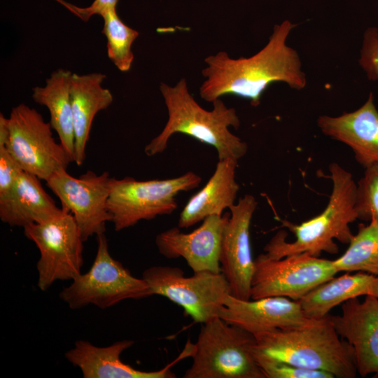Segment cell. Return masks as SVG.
I'll return each instance as SVG.
<instances>
[{"instance_id": "obj_20", "label": "cell", "mask_w": 378, "mask_h": 378, "mask_svg": "<svg viewBox=\"0 0 378 378\" xmlns=\"http://www.w3.org/2000/svg\"><path fill=\"white\" fill-rule=\"evenodd\" d=\"M238 161L232 158L218 160L205 186L188 200L182 209L178 221L179 228L190 227L210 216H222L225 209H230L235 204L239 190L235 178Z\"/></svg>"}, {"instance_id": "obj_24", "label": "cell", "mask_w": 378, "mask_h": 378, "mask_svg": "<svg viewBox=\"0 0 378 378\" xmlns=\"http://www.w3.org/2000/svg\"><path fill=\"white\" fill-rule=\"evenodd\" d=\"M360 224L345 252L333 260L340 272H363L378 276V221Z\"/></svg>"}, {"instance_id": "obj_27", "label": "cell", "mask_w": 378, "mask_h": 378, "mask_svg": "<svg viewBox=\"0 0 378 378\" xmlns=\"http://www.w3.org/2000/svg\"><path fill=\"white\" fill-rule=\"evenodd\" d=\"M265 378H335L328 372L307 369L280 361L253 351Z\"/></svg>"}, {"instance_id": "obj_7", "label": "cell", "mask_w": 378, "mask_h": 378, "mask_svg": "<svg viewBox=\"0 0 378 378\" xmlns=\"http://www.w3.org/2000/svg\"><path fill=\"white\" fill-rule=\"evenodd\" d=\"M97 253L89 271L79 274L64 288L59 298L70 309H78L90 304L107 309L125 300L152 296L143 278L133 276L111 256L104 233L97 235Z\"/></svg>"}, {"instance_id": "obj_12", "label": "cell", "mask_w": 378, "mask_h": 378, "mask_svg": "<svg viewBox=\"0 0 378 378\" xmlns=\"http://www.w3.org/2000/svg\"><path fill=\"white\" fill-rule=\"evenodd\" d=\"M111 181L108 172L98 175L87 171L74 177L66 168L58 169L46 181L59 199L62 209L73 215L84 241L104 233L106 223L111 221L107 209Z\"/></svg>"}, {"instance_id": "obj_8", "label": "cell", "mask_w": 378, "mask_h": 378, "mask_svg": "<svg viewBox=\"0 0 378 378\" xmlns=\"http://www.w3.org/2000/svg\"><path fill=\"white\" fill-rule=\"evenodd\" d=\"M142 278L153 295L167 298L181 307L196 323H204L218 317L230 294L222 272L202 271L186 276L179 267L153 266Z\"/></svg>"}, {"instance_id": "obj_23", "label": "cell", "mask_w": 378, "mask_h": 378, "mask_svg": "<svg viewBox=\"0 0 378 378\" xmlns=\"http://www.w3.org/2000/svg\"><path fill=\"white\" fill-rule=\"evenodd\" d=\"M72 74L68 70L57 69L46 79L43 87L33 88L32 98L49 110L51 127L74 162L75 137L70 94Z\"/></svg>"}, {"instance_id": "obj_1", "label": "cell", "mask_w": 378, "mask_h": 378, "mask_svg": "<svg viewBox=\"0 0 378 378\" xmlns=\"http://www.w3.org/2000/svg\"><path fill=\"white\" fill-rule=\"evenodd\" d=\"M295 27L288 20L275 24L266 45L251 57L232 58L225 51L206 57V66L202 71L205 80L199 89L201 98L213 102L235 95L257 106L273 83L283 82L298 90L304 88L307 78L299 55L286 43Z\"/></svg>"}, {"instance_id": "obj_25", "label": "cell", "mask_w": 378, "mask_h": 378, "mask_svg": "<svg viewBox=\"0 0 378 378\" xmlns=\"http://www.w3.org/2000/svg\"><path fill=\"white\" fill-rule=\"evenodd\" d=\"M101 16L104 20L102 33L107 39L108 57L120 71H128L134 61L132 46L139 33L120 19L115 8L104 11Z\"/></svg>"}, {"instance_id": "obj_13", "label": "cell", "mask_w": 378, "mask_h": 378, "mask_svg": "<svg viewBox=\"0 0 378 378\" xmlns=\"http://www.w3.org/2000/svg\"><path fill=\"white\" fill-rule=\"evenodd\" d=\"M258 202L245 195L230 209V216L225 228L220 255L221 272L230 288L231 295L251 299V281L255 269L250 226Z\"/></svg>"}, {"instance_id": "obj_18", "label": "cell", "mask_w": 378, "mask_h": 378, "mask_svg": "<svg viewBox=\"0 0 378 378\" xmlns=\"http://www.w3.org/2000/svg\"><path fill=\"white\" fill-rule=\"evenodd\" d=\"M317 125L323 134L348 146L364 169L378 163V110L372 92L358 109L338 116L321 115Z\"/></svg>"}, {"instance_id": "obj_17", "label": "cell", "mask_w": 378, "mask_h": 378, "mask_svg": "<svg viewBox=\"0 0 378 378\" xmlns=\"http://www.w3.org/2000/svg\"><path fill=\"white\" fill-rule=\"evenodd\" d=\"M133 340H120L107 346H97L87 340H80L64 356L73 365L78 368L84 378H174L171 370L173 364L189 357L184 349L179 356L164 368L155 371H142L121 360L123 351L130 348Z\"/></svg>"}, {"instance_id": "obj_21", "label": "cell", "mask_w": 378, "mask_h": 378, "mask_svg": "<svg viewBox=\"0 0 378 378\" xmlns=\"http://www.w3.org/2000/svg\"><path fill=\"white\" fill-rule=\"evenodd\" d=\"M106 75L91 73L73 74L70 94L75 137L74 162L80 166L85 158V148L96 114L107 108L113 102L110 90L102 87Z\"/></svg>"}, {"instance_id": "obj_28", "label": "cell", "mask_w": 378, "mask_h": 378, "mask_svg": "<svg viewBox=\"0 0 378 378\" xmlns=\"http://www.w3.org/2000/svg\"><path fill=\"white\" fill-rule=\"evenodd\" d=\"M358 62L368 79L378 80V29L376 27H369L365 31Z\"/></svg>"}, {"instance_id": "obj_26", "label": "cell", "mask_w": 378, "mask_h": 378, "mask_svg": "<svg viewBox=\"0 0 378 378\" xmlns=\"http://www.w3.org/2000/svg\"><path fill=\"white\" fill-rule=\"evenodd\" d=\"M356 209L358 219L378 221V163L365 168L357 183Z\"/></svg>"}, {"instance_id": "obj_5", "label": "cell", "mask_w": 378, "mask_h": 378, "mask_svg": "<svg viewBox=\"0 0 378 378\" xmlns=\"http://www.w3.org/2000/svg\"><path fill=\"white\" fill-rule=\"evenodd\" d=\"M255 337L216 317L202 323L184 378H265L253 354Z\"/></svg>"}, {"instance_id": "obj_15", "label": "cell", "mask_w": 378, "mask_h": 378, "mask_svg": "<svg viewBox=\"0 0 378 378\" xmlns=\"http://www.w3.org/2000/svg\"><path fill=\"white\" fill-rule=\"evenodd\" d=\"M219 316L227 323L252 335L275 329L305 325L314 318L304 311L300 301L285 297H267L248 300L231 295Z\"/></svg>"}, {"instance_id": "obj_2", "label": "cell", "mask_w": 378, "mask_h": 378, "mask_svg": "<svg viewBox=\"0 0 378 378\" xmlns=\"http://www.w3.org/2000/svg\"><path fill=\"white\" fill-rule=\"evenodd\" d=\"M160 90L168 113V120L161 132L144 148L148 156L164 152L169 139L176 133L188 135L213 146L218 160H239L248 150L246 142L229 128L238 129L240 120L234 108L227 107L220 98L212 102L213 109L203 108L192 96L185 78L174 85L161 83Z\"/></svg>"}, {"instance_id": "obj_4", "label": "cell", "mask_w": 378, "mask_h": 378, "mask_svg": "<svg viewBox=\"0 0 378 378\" xmlns=\"http://www.w3.org/2000/svg\"><path fill=\"white\" fill-rule=\"evenodd\" d=\"M253 351L298 367L328 372L336 378L358 375L352 346L337 332L328 314L297 327L254 335Z\"/></svg>"}, {"instance_id": "obj_14", "label": "cell", "mask_w": 378, "mask_h": 378, "mask_svg": "<svg viewBox=\"0 0 378 378\" xmlns=\"http://www.w3.org/2000/svg\"><path fill=\"white\" fill-rule=\"evenodd\" d=\"M230 213L213 215L189 233L178 227L166 230L155 237L159 253L169 259L183 258L193 272H221L220 255L225 228Z\"/></svg>"}, {"instance_id": "obj_19", "label": "cell", "mask_w": 378, "mask_h": 378, "mask_svg": "<svg viewBox=\"0 0 378 378\" xmlns=\"http://www.w3.org/2000/svg\"><path fill=\"white\" fill-rule=\"evenodd\" d=\"M40 180L22 171L10 191L0 197V219L4 223L24 227L50 220L63 213Z\"/></svg>"}, {"instance_id": "obj_6", "label": "cell", "mask_w": 378, "mask_h": 378, "mask_svg": "<svg viewBox=\"0 0 378 378\" xmlns=\"http://www.w3.org/2000/svg\"><path fill=\"white\" fill-rule=\"evenodd\" d=\"M201 181L202 178L192 172L167 179L111 178L107 209L115 230L128 228L142 220L172 214L178 206L176 197L197 188Z\"/></svg>"}, {"instance_id": "obj_22", "label": "cell", "mask_w": 378, "mask_h": 378, "mask_svg": "<svg viewBox=\"0 0 378 378\" xmlns=\"http://www.w3.org/2000/svg\"><path fill=\"white\" fill-rule=\"evenodd\" d=\"M350 273L334 276L300 299L305 313L310 318H321L348 300L369 295L378 298V276L363 272Z\"/></svg>"}, {"instance_id": "obj_31", "label": "cell", "mask_w": 378, "mask_h": 378, "mask_svg": "<svg viewBox=\"0 0 378 378\" xmlns=\"http://www.w3.org/2000/svg\"><path fill=\"white\" fill-rule=\"evenodd\" d=\"M64 6H65L68 10H69L71 13L74 14L75 10H74V6L72 4H70L63 0H55Z\"/></svg>"}, {"instance_id": "obj_3", "label": "cell", "mask_w": 378, "mask_h": 378, "mask_svg": "<svg viewBox=\"0 0 378 378\" xmlns=\"http://www.w3.org/2000/svg\"><path fill=\"white\" fill-rule=\"evenodd\" d=\"M329 172L332 189L325 209L299 225L284 221L295 239L288 241L287 232L279 230L264 247L266 256L279 259L302 253L314 256L322 252L335 254L339 248L335 240L347 244L350 242L354 234L349 225L358 219L357 183L353 175L336 162L330 164Z\"/></svg>"}, {"instance_id": "obj_11", "label": "cell", "mask_w": 378, "mask_h": 378, "mask_svg": "<svg viewBox=\"0 0 378 378\" xmlns=\"http://www.w3.org/2000/svg\"><path fill=\"white\" fill-rule=\"evenodd\" d=\"M251 299L285 297L300 300L338 273L333 260L307 253L279 259L260 254L255 260Z\"/></svg>"}, {"instance_id": "obj_30", "label": "cell", "mask_w": 378, "mask_h": 378, "mask_svg": "<svg viewBox=\"0 0 378 378\" xmlns=\"http://www.w3.org/2000/svg\"><path fill=\"white\" fill-rule=\"evenodd\" d=\"M118 0H94L86 8L74 6L75 15L84 21H88L94 15H102L104 11L115 8Z\"/></svg>"}, {"instance_id": "obj_9", "label": "cell", "mask_w": 378, "mask_h": 378, "mask_svg": "<svg viewBox=\"0 0 378 378\" xmlns=\"http://www.w3.org/2000/svg\"><path fill=\"white\" fill-rule=\"evenodd\" d=\"M8 153L22 169L46 181L61 168L74 162L63 146L52 133L50 122L33 108L20 104L8 118Z\"/></svg>"}, {"instance_id": "obj_10", "label": "cell", "mask_w": 378, "mask_h": 378, "mask_svg": "<svg viewBox=\"0 0 378 378\" xmlns=\"http://www.w3.org/2000/svg\"><path fill=\"white\" fill-rule=\"evenodd\" d=\"M24 228V236L39 250L37 286L48 290L57 281L74 280L81 274L83 239L73 215L63 213L50 220Z\"/></svg>"}, {"instance_id": "obj_16", "label": "cell", "mask_w": 378, "mask_h": 378, "mask_svg": "<svg viewBox=\"0 0 378 378\" xmlns=\"http://www.w3.org/2000/svg\"><path fill=\"white\" fill-rule=\"evenodd\" d=\"M331 319L339 335L353 348L358 374L378 375V298L348 300L342 304V314Z\"/></svg>"}, {"instance_id": "obj_29", "label": "cell", "mask_w": 378, "mask_h": 378, "mask_svg": "<svg viewBox=\"0 0 378 378\" xmlns=\"http://www.w3.org/2000/svg\"><path fill=\"white\" fill-rule=\"evenodd\" d=\"M22 171L6 148L0 147V197L10 191Z\"/></svg>"}]
</instances>
